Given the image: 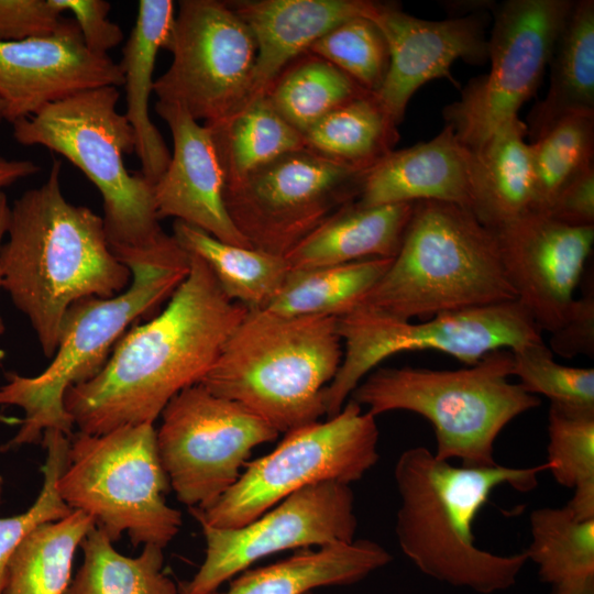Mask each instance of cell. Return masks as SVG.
I'll return each mask as SVG.
<instances>
[{
  "label": "cell",
  "mask_w": 594,
  "mask_h": 594,
  "mask_svg": "<svg viewBox=\"0 0 594 594\" xmlns=\"http://www.w3.org/2000/svg\"><path fill=\"white\" fill-rule=\"evenodd\" d=\"M189 258L163 311L124 333L95 377L66 391L64 407L80 432L154 424L177 393L200 383L246 315L200 257Z\"/></svg>",
  "instance_id": "cell-1"
},
{
  "label": "cell",
  "mask_w": 594,
  "mask_h": 594,
  "mask_svg": "<svg viewBox=\"0 0 594 594\" xmlns=\"http://www.w3.org/2000/svg\"><path fill=\"white\" fill-rule=\"evenodd\" d=\"M61 162L44 184L10 206L0 248L1 287L29 319L46 358H53L68 308L127 289L131 271L111 251L102 217L70 204L61 187Z\"/></svg>",
  "instance_id": "cell-2"
},
{
  "label": "cell",
  "mask_w": 594,
  "mask_h": 594,
  "mask_svg": "<svg viewBox=\"0 0 594 594\" xmlns=\"http://www.w3.org/2000/svg\"><path fill=\"white\" fill-rule=\"evenodd\" d=\"M547 470L454 466L426 447L397 459L394 479L399 495L395 534L403 553L425 575L480 594L510 588L525 566V552L502 556L479 548L472 532L477 513L492 492L507 484L521 493L538 485Z\"/></svg>",
  "instance_id": "cell-3"
},
{
  "label": "cell",
  "mask_w": 594,
  "mask_h": 594,
  "mask_svg": "<svg viewBox=\"0 0 594 594\" xmlns=\"http://www.w3.org/2000/svg\"><path fill=\"white\" fill-rule=\"evenodd\" d=\"M116 256L132 273L129 287L113 297L74 302L64 317L53 360L43 372L35 376L6 374L0 405L24 411L21 427L6 449L40 443L51 429L70 438L74 422L64 407L66 391L102 370L125 329L170 297L190 265L189 253L166 233L147 249Z\"/></svg>",
  "instance_id": "cell-4"
},
{
  "label": "cell",
  "mask_w": 594,
  "mask_h": 594,
  "mask_svg": "<svg viewBox=\"0 0 594 594\" xmlns=\"http://www.w3.org/2000/svg\"><path fill=\"white\" fill-rule=\"evenodd\" d=\"M338 317L248 310L199 384L278 433L319 421L342 361Z\"/></svg>",
  "instance_id": "cell-5"
},
{
  "label": "cell",
  "mask_w": 594,
  "mask_h": 594,
  "mask_svg": "<svg viewBox=\"0 0 594 594\" xmlns=\"http://www.w3.org/2000/svg\"><path fill=\"white\" fill-rule=\"evenodd\" d=\"M516 299L494 231L465 207L420 200L389 268L356 307L408 321Z\"/></svg>",
  "instance_id": "cell-6"
},
{
  "label": "cell",
  "mask_w": 594,
  "mask_h": 594,
  "mask_svg": "<svg viewBox=\"0 0 594 594\" xmlns=\"http://www.w3.org/2000/svg\"><path fill=\"white\" fill-rule=\"evenodd\" d=\"M513 353L490 352L477 363L454 371L424 367H378L361 381L350 399L373 416L406 410L433 427L435 455L457 459L461 465L498 464L494 446L503 429L521 414L540 405V398L508 381Z\"/></svg>",
  "instance_id": "cell-7"
},
{
  "label": "cell",
  "mask_w": 594,
  "mask_h": 594,
  "mask_svg": "<svg viewBox=\"0 0 594 594\" xmlns=\"http://www.w3.org/2000/svg\"><path fill=\"white\" fill-rule=\"evenodd\" d=\"M119 97L113 86L89 89L12 123L19 144L41 145L61 154L97 187L113 253L147 249L165 233L158 223L153 184L124 164L123 155L135 150V135L125 116L117 111Z\"/></svg>",
  "instance_id": "cell-8"
},
{
  "label": "cell",
  "mask_w": 594,
  "mask_h": 594,
  "mask_svg": "<svg viewBox=\"0 0 594 594\" xmlns=\"http://www.w3.org/2000/svg\"><path fill=\"white\" fill-rule=\"evenodd\" d=\"M170 488L154 424L70 437L68 462L57 481L62 499L89 515L112 542L127 532L133 546L166 547L182 514L167 505Z\"/></svg>",
  "instance_id": "cell-9"
},
{
  "label": "cell",
  "mask_w": 594,
  "mask_h": 594,
  "mask_svg": "<svg viewBox=\"0 0 594 594\" xmlns=\"http://www.w3.org/2000/svg\"><path fill=\"white\" fill-rule=\"evenodd\" d=\"M378 438L376 417L349 399L336 416L285 433L218 499L189 510L200 525L242 527L306 486L361 480L378 461Z\"/></svg>",
  "instance_id": "cell-10"
},
{
  "label": "cell",
  "mask_w": 594,
  "mask_h": 594,
  "mask_svg": "<svg viewBox=\"0 0 594 594\" xmlns=\"http://www.w3.org/2000/svg\"><path fill=\"white\" fill-rule=\"evenodd\" d=\"M338 332L345 351L324 389L327 418L339 414L364 376L393 354L437 350L470 366L495 350L543 342L542 331L517 299L443 312L422 322L355 307L338 317Z\"/></svg>",
  "instance_id": "cell-11"
},
{
  "label": "cell",
  "mask_w": 594,
  "mask_h": 594,
  "mask_svg": "<svg viewBox=\"0 0 594 594\" xmlns=\"http://www.w3.org/2000/svg\"><path fill=\"white\" fill-rule=\"evenodd\" d=\"M164 48L173 55L155 81L158 101L204 125L224 122L252 101L257 46L228 2L183 0Z\"/></svg>",
  "instance_id": "cell-12"
},
{
  "label": "cell",
  "mask_w": 594,
  "mask_h": 594,
  "mask_svg": "<svg viewBox=\"0 0 594 594\" xmlns=\"http://www.w3.org/2000/svg\"><path fill=\"white\" fill-rule=\"evenodd\" d=\"M366 172L305 147L226 187L224 204L252 249L285 256L359 198Z\"/></svg>",
  "instance_id": "cell-13"
},
{
  "label": "cell",
  "mask_w": 594,
  "mask_h": 594,
  "mask_svg": "<svg viewBox=\"0 0 594 594\" xmlns=\"http://www.w3.org/2000/svg\"><path fill=\"white\" fill-rule=\"evenodd\" d=\"M156 442L178 501L204 508L239 479L252 450L278 432L243 405L201 384L182 389L165 406Z\"/></svg>",
  "instance_id": "cell-14"
},
{
  "label": "cell",
  "mask_w": 594,
  "mask_h": 594,
  "mask_svg": "<svg viewBox=\"0 0 594 594\" xmlns=\"http://www.w3.org/2000/svg\"><path fill=\"white\" fill-rule=\"evenodd\" d=\"M571 0H507L494 11L488 73L472 79L443 109L446 124L472 151L518 110L539 87Z\"/></svg>",
  "instance_id": "cell-15"
},
{
  "label": "cell",
  "mask_w": 594,
  "mask_h": 594,
  "mask_svg": "<svg viewBox=\"0 0 594 594\" xmlns=\"http://www.w3.org/2000/svg\"><path fill=\"white\" fill-rule=\"evenodd\" d=\"M205 559L178 594H210L252 563L288 549L351 542L358 528L350 485L328 481L306 486L239 528L200 525Z\"/></svg>",
  "instance_id": "cell-16"
},
{
  "label": "cell",
  "mask_w": 594,
  "mask_h": 594,
  "mask_svg": "<svg viewBox=\"0 0 594 594\" xmlns=\"http://www.w3.org/2000/svg\"><path fill=\"white\" fill-rule=\"evenodd\" d=\"M492 230L517 300L541 331H557L575 300L594 226L571 227L528 212Z\"/></svg>",
  "instance_id": "cell-17"
},
{
  "label": "cell",
  "mask_w": 594,
  "mask_h": 594,
  "mask_svg": "<svg viewBox=\"0 0 594 594\" xmlns=\"http://www.w3.org/2000/svg\"><path fill=\"white\" fill-rule=\"evenodd\" d=\"M369 19L381 30L389 53L387 74L374 96L397 124L421 86L437 78L452 80L455 61L480 64L488 58L483 13L432 21L375 2Z\"/></svg>",
  "instance_id": "cell-18"
},
{
  "label": "cell",
  "mask_w": 594,
  "mask_h": 594,
  "mask_svg": "<svg viewBox=\"0 0 594 594\" xmlns=\"http://www.w3.org/2000/svg\"><path fill=\"white\" fill-rule=\"evenodd\" d=\"M106 86H123L119 64L85 45L74 19L52 35L0 42L2 119L11 124L46 105Z\"/></svg>",
  "instance_id": "cell-19"
},
{
  "label": "cell",
  "mask_w": 594,
  "mask_h": 594,
  "mask_svg": "<svg viewBox=\"0 0 594 594\" xmlns=\"http://www.w3.org/2000/svg\"><path fill=\"white\" fill-rule=\"evenodd\" d=\"M155 110L174 145L167 168L153 185L158 219L173 217L224 243L251 248L228 213L224 175L210 130L178 105L157 101Z\"/></svg>",
  "instance_id": "cell-20"
},
{
  "label": "cell",
  "mask_w": 594,
  "mask_h": 594,
  "mask_svg": "<svg viewBox=\"0 0 594 594\" xmlns=\"http://www.w3.org/2000/svg\"><path fill=\"white\" fill-rule=\"evenodd\" d=\"M474 190L473 151L452 127L428 142L392 151L364 177L361 206L439 200L471 210Z\"/></svg>",
  "instance_id": "cell-21"
},
{
  "label": "cell",
  "mask_w": 594,
  "mask_h": 594,
  "mask_svg": "<svg viewBox=\"0 0 594 594\" xmlns=\"http://www.w3.org/2000/svg\"><path fill=\"white\" fill-rule=\"evenodd\" d=\"M252 32L257 46L252 100L264 96L299 55L341 22L366 16L369 0H240L228 1Z\"/></svg>",
  "instance_id": "cell-22"
},
{
  "label": "cell",
  "mask_w": 594,
  "mask_h": 594,
  "mask_svg": "<svg viewBox=\"0 0 594 594\" xmlns=\"http://www.w3.org/2000/svg\"><path fill=\"white\" fill-rule=\"evenodd\" d=\"M415 202L344 206L285 256L289 268L344 264L366 258H394Z\"/></svg>",
  "instance_id": "cell-23"
},
{
  "label": "cell",
  "mask_w": 594,
  "mask_h": 594,
  "mask_svg": "<svg viewBox=\"0 0 594 594\" xmlns=\"http://www.w3.org/2000/svg\"><path fill=\"white\" fill-rule=\"evenodd\" d=\"M170 0H141L138 16L119 64L123 75L127 109L123 113L135 135V150L141 173L155 184L167 168L170 153L161 133L151 121L148 100L157 53L164 48L174 22Z\"/></svg>",
  "instance_id": "cell-24"
},
{
  "label": "cell",
  "mask_w": 594,
  "mask_h": 594,
  "mask_svg": "<svg viewBox=\"0 0 594 594\" xmlns=\"http://www.w3.org/2000/svg\"><path fill=\"white\" fill-rule=\"evenodd\" d=\"M391 561V553L369 539L302 549L276 563L245 571L227 591L210 594H306L317 587L358 583Z\"/></svg>",
  "instance_id": "cell-25"
},
{
  "label": "cell",
  "mask_w": 594,
  "mask_h": 594,
  "mask_svg": "<svg viewBox=\"0 0 594 594\" xmlns=\"http://www.w3.org/2000/svg\"><path fill=\"white\" fill-rule=\"evenodd\" d=\"M546 97L527 116L531 141L559 120L594 114V1H573L557 37Z\"/></svg>",
  "instance_id": "cell-26"
},
{
  "label": "cell",
  "mask_w": 594,
  "mask_h": 594,
  "mask_svg": "<svg viewBox=\"0 0 594 594\" xmlns=\"http://www.w3.org/2000/svg\"><path fill=\"white\" fill-rule=\"evenodd\" d=\"M526 135L525 122L516 117L473 151L471 211L490 229L534 212V176Z\"/></svg>",
  "instance_id": "cell-27"
},
{
  "label": "cell",
  "mask_w": 594,
  "mask_h": 594,
  "mask_svg": "<svg viewBox=\"0 0 594 594\" xmlns=\"http://www.w3.org/2000/svg\"><path fill=\"white\" fill-rule=\"evenodd\" d=\"M172 235L208 265L231 300L248 310L266 309L289 271L284 256L224 243L179 220H175Z\"/></svg>",
  "instance_id": "cell-28"
},
{
  "label": "cell",
  "mask_w": 594,
  "mask_h": 594,
  "mask_svg": "<svg viewBox=\"0 0 594 594\" xmlns=\"http://www.w3.org/2000/svg\"><path fill=\"white\" fill-rule=\"evenodd\" d=\"M206 127L212 135L226 187L287 153L306 147L304 134L277 113L265 95L224 122Z\"/></svg>",
  "instance_id": "cell-29"
},
{
  "label": "cell",
  "mask_w": 594,
  "mask_h": 594,
  "mask_svg": "<svg viewBox=\"0 0 594 594\" xmlns=\"http://www.w3.org/2000/svg\"><path fill=\"white\" fill-rule=\"evenodd\" d=\"M398 124L374 94L332 110L304 133L307 148L341 164L369 170L394 151Z\"/></svg>",
  "instance_id": "cell-30"
},
{
  "label": "cell",
  "mask_w": 594,
  "mask_h": 594,
  "mask_svg": "<svg viewBox=\"0 0 594 594\" xmlns=\"http://www.w3.org/2000/svg\"><path fill=\"white\" fill-rule=\"evenodd\" d=\"M393 258L289 268L266 310L283 316L340 317L355 308L389 268Z\"/></svg>",
  "instance_id": "cell-31"
},
{
  "label": "cell",
  "mask_w": 594,
  "mask_h": 594,
  "mask_svg": "<svg viewBox=\"0 0 594 594\" xmlns=\"http://www.w3.org/2000/svg\"><path fill=\"white\" fill-rule=\"evenodd\" d=\"M96 521L80 510L38 525L15 549L4 594H64L72 581L75 553Z\"/></svg>",
  "instance_id": "cell-32"
},
{
  "label": "cell",
  "mask_w": 594,
  "mask_h": 594,
  "mask_svg": "<svg viewBox=\"0 0 594 594\" xmlns=\"http://www.w3.org/2000/svg\"><path fill=\"white\" fill-rule=\"evenodd\" d=\"M80 547L82 563L64 594H178L163 572V548L158 546L145 544L138 557H125L95 526Z\"/></svg>",
  "instance_id": "cell-33"
},
{
  "label": "cell",
  "mask_w": 594,
  "mask_h": 594,
  "mask_svg": "<svg viewBox=\"0 0 594 594\" xmlns=\"http://www.w3.org/2000/svg\"><path fill=\"white\" fill-rule=\"evenodd\" d=\"M529 526L525 553L540 581L556 586L594 578V519H580L566 506H546L530 513Z\"/></svg>",
  "instance_id": "cell-34"
},
{
  "label": "cell",
  "mask_w": 594,
  "mask_h": 594,
  "mask_svg": "<svg viewBox=\"0 0 594 594\" xmlns=\"http://www.w3.org/2000/svg\"><path fill=\"white\" fill-rule=\"evenodd\" d=\"M367 92L332 64L310 54L286 67L265 96L304 134L332 110Z\"/></svg>",
  "instance_id": "cell-35"
},
{
  "label": "cell",
  "mask_w": 594,
  "mask_h": 594,
  "mask_svg": "<svg viewBox=\"0 0 594 594\" xmlns=\"http://www.w3.org/2000/svg\"><path fill=\"white\" fill-rule=\"evenodd\" d=\"M547 455L556 482L574 490L565 506L580 519H594V410L550 404Z\"/></svg>",
  "instance_id": "cell-36"
},
{
  "label": "cell",
  "mask_w": 594,
  "mask_h": 594,
  "mask_svg": "<svg viewBox=\"0 0 594 594\" xmlns=\"http://www.w3.org/2000/svg\"><path fill=\"white\" fill-rule=\"evenodd\" d=\"M534 212L546 213L558 193L593 165L594 114L563 118L529 143Z\"/></svg>",
  "instance_id": "cell-37"
},
{
  "label": "cell",
  "mask_w": 594,
  "mask_h": 594,
  "mask_svg": "<svg viewBox=\"0 0 594 594\" xmlns=\"http://www.w3.org/2000/svg\"><path fill=\"white\" fill-rule=\"evenodd\" d=\"M308 53L329 62L372 94L381 88L389 65L384 35L366 16L341 22L318 38Z\"/></svg>",
  "instance_id": "cell-38"
},
{
  "label": "cell",
  "mask_w": 594,
  "mask_h": 594,
  "mask_svg": "<svg viewBox=\"0 0 594 594\" xmlns=\"http://www.w3.org/2000/svg\"><path fill=\"white\" fill-rule=\"evenodd\" d=\"M70 438L58 430H46L42 444L46 449L44 481L35 502L24 513L0 517V594H4L9 562L23 538L41 524L59 520L73 509L62 499L57 481L68 462ZM3 479L0 476V503Z\"/></svg>",
  "instance_id": "cell-39"
},
{
  "label": "cell",
  "mask_w": 594,
  "mask_h": 594,
  "mask_svg": "<svg viewBox=\"0 0 594 594\" xmlns=\"http://www.w3.org/2000/svg\"><path fill=\"white\" fill-rule=\"evenodd\" d=\"M513 375L529 394L543 395L569 409L594 410V369L572 367L553 360L544 342L512 351Z\"/></svg>",
  "instance_id": "cell-40"
},
{
  "label": "cell",
  "mask_w": 594,
  "mask_h": 594,
  "mask_svg": "<svg viewBox=\"0 0 594 594\" xmlns=\"http://www.w3.org/2000/svg\"><path fill=\"white\" fill-rule=\"evenodd\" d=\"M64 11L63 0H0V42L52 35Z\"/></svg>",
  "instance_id": "cell-41"
},
{
  "label": "cell",
  "mask_w": 594,
  "mask_h": 594,
  "mask_svg": "<svg viewBox=\"0 0 594 594\" xmlns=\"http://www.w3.org/2000/svg\"><path fill=\"white\" fill-rule=\"evenodd\" d=\"M551 352L572 359L579 354L594 356L593 287L575 298L564 323L550 338Z\"/></svg>",
  "instance_id": "cell-42"
},
{
  "label": "cell",
  "mask_w": 594,
  "mask_h": 594,
  "mask_svg": "<svg viewBox=\"0 0 594 594\" xmlns=\"http://www.w3.org/2000/svg\"><path fill=\"white\" fill-rule=\"evenodd\" d=\"M74 15L85 45L94 53L107 54L123 40L121 28L107 19L111 4L105 0H63Z\"/></svg>",
  "instance_id": "cell-43"
},
{
  "label": "cell",
  "mask_w": 594,
  "mask_h": 594,
  "mask_svg": "<svg viewBox=\"0 0 594 594\" xmlns=\"http://www.w3.org/2000/svg\"><path fill=\"white\" fill-rule=\"evenodd\" d=\"M544 215L571 227L594 226V166L568 183Z\"/></svg>",
  "instance_id": "cell-44"
},
{
  "label": "cell",
  "mask_w": 594,
  "mask_h": 594,
  "mask_svg": "<svg viewBox=\"0 0 594 594\" xmlns=\"http://www.w3.org/2000/svg\"><path fill=\"white\" fill-rule=\"evenodd\" d=\"M41 167L28 160H7L0 156V191L21 178L34 175Z\"/></svg>",
  "instance_id": "cell-45"
},
{
  "label": "cell",
  "mask_w": 594,
  "mask_h": 594,
  "mask_svg": "<svg viewBox=\"0 0 594 594\" xmlns=\"http://www.w3.org/2000/svg\"><path fill=\"white\" fill-rule=\"evenodd\" d=\"M550 594H594V578L552 586Z\"/></svg>",
  "instance_id": "cell-46"
},
{
  "label": "cell",
  "mask_w": 594,
  "mask_h": 594,
  "mask_svg": "<svg viewBox=\"0 0 594 594\" xmlns=\"http://www.w3.org/2000/svg\"><path fill=\"white\" fill-rule=\"evenodd\" d=\"M10 218V205L7 195L0 191V248L4 235L7 234L8 224ZM0 287H1V272H0ZM6 327L0 316V336L4 333Z\"/></svg>",
  "instance_id": "cell-47"
},
{
  "label": "cell",
  "mask_w": 594,
  "mask_h": 594,
  "mask_svg": "<svg viewBox=\"0 0 594 594\" xmlns=\"http://www.w3.org/2000/svg\"><path fill=\"white\" fill-rule=\"evenodd\" d=\"M4 106L3 102L0 100V121H2V114H3Z\"/></svg>",
  "instance_id": "cell-48"
},
{
  "label": "cell",
  "mask_w": 594,
  "mask_h": 594,
  "mask_svg": "<svg viewBox=\"0 0 594 594\" xmlns=\"http://www.w3.org/2000/svg\"><path fill=\"white\" fill-rule=\"evenodd\" d=\"M306 594H314V593H312V592H308V593H306Z\"/></svg>",
  "instance_id": "cell-49"
}]
</instances>
